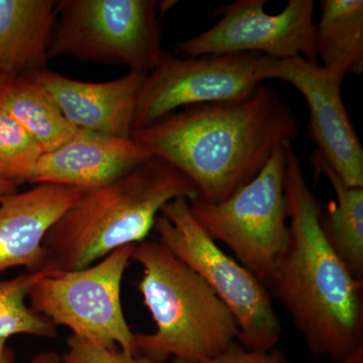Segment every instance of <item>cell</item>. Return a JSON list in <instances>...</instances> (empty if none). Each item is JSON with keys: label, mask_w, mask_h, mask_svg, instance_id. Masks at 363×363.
<instances>
[{"label": "cell", "mask_w": 363, "mask_h": 363, "mask_svg": "<svg viewBox=\"0 0 363 363\" xmlns=\"http://www.w3.org/2000/svg\"><path fill=\"white\" fill-rule=\"evenodd\" d=\"M45 154L39 143L6 112L0 111V177L16 186L30 182Z\"/></svg>", "instance_id": "obj_20"}, {"label": "cell", "mask_w": 363, "mask_h": 363, "mask_svg": "<svg viewBox=\"0 0 363 363\" xmlns=\"http://www.w3.org/2000/svg\"><path fill=\"white\" fill-rule=\"evenodd\" d=\"M0 363H16V355L9 346L0 351ZM30 363H62V359L55 351H44L35 355Z\"/></svg>", "instance_id": "obj_23"}, {"label": "cell", "mask_w": 363, "mask_h": 363, "mask_svg": "<svg viewBox=\"0 0 363 363\" xmlns=\"http://www.w3.org/2000/svg\"><path fill=\"white\" fill-rule=\"evenodd\" d=\"M198 197L187 177L156 157L104 187L82 193L50 229L43 271L85 269L117 248L147 240L162 208Z\"/></svg>", "instance_id": "obj_3"}, {"label": "cell", "mask_w": 363, "mask_h": 363, "mask_svg": "<svg viewBox=\"0 0 363 363\" xmlns=\"http://www.w3.org/2000/svg\"><path fill=\"white\" fill-rule=\"evenodd\" d=\"M297 133L292 111L274 88L260 84L245 99L185 107L133 130V138L187 177L196 199L217 204L250 183Z\"/></svg>", "instance_id": "obj_1"}, {"label": "cell", "mask_w": 363, "mask_h": 363, "mask_svg": "<svg viewBox=\"0 0 363 363\" xmlns=\"http://www.w3.org/2000/svg\"><path fill=\"white\" fill-rule=\"evenodd\" d=\"M266 0H238L217 7L216 25L177 45L183 57L252 54L281 60L301 56L316 62V30L313 0H290L279 14L264 11Z\"/></svg>", "instance_id": "obj_10"}, {"label": "cell", "mask_w": 363, "mask_h": 363, "mask_svg": "<svg viewBox=\"0 0 363 363\" xmlns=\"http://www.w3.org/2000/svg\"><path fill=\"white\" fill-rule=\"evenodd\" d=\"M9 79L11 78L6 77V76L1 75V74H0V90H1V88L6 85V83L9 80Z\"/></svg>", "instance_id": "obj_26"}, {"label": "cell", "mask_w": 363, "mask_h": 363, "mask_svg": "<svg viewBox=\"0 0 363 363\" xmlns=\"http://www.w3.org/2000/svg\"><path fill=\"white\" fill-rule=\"evenodd\" d=\"M285 196L288 240L264 285L290 313L310 352L339 362L363 345V281L325 238L321 202L293 143L286 150Z\"/></svg>", "instance_id": "obj_2"}, {"label": "cell", "mask_w": 363, "mask_h": 363, "mask_svg": "<svg viewBox=\"0 0 363 363\" xmlns=\"http://www.w3.org/2000/svg\"><path fill=\"white\" fill-rule=\"evenodd\" d=\"M290 143L277 147L262 171L224 201L189 200L204 230L230 248L240 264L262 284L288 240L285 173Z\"/></svg>", "instance_id": "obj_8"}, {"label": "cell", "mask_w": 363, "mask_h": 363, "mask_svg": "<svg viewBox=\"0 0 363 363\" xmlns=\"http://www.w3.org/2000/svg\"><path fill=\"white\" fill-rule=\"evenodd\" d=\"M131 259L143 267L138 290L156 325L152 333H135L138 363H202L238 341L228 307L159 240L135 245Z\"/></svg>", "instance_id": "obj_4"}, {"label": "cell", "mask_w": 363, "mask_h": 363, "mask_svg": "<svg viewBox=\"0 0 363 363\" xmlns=\"http://www.w3.org/2000/svg\"><path fill=\"white\" fill-rule=\"evenodd\" d=\"M45 272H28L16 278L0 279V351L6 347L9 338L20 334L56 337V325L26 305L30 286Z\"/></svg>", "instance_id": "obj_19"}, {"label": "cell", "mask_w": 363, "mask_h": 363, "mask_svg": "<svg viewBox=\"0 0 363 363\" xmlns=\"http://www.w3.org/2000/svg\"><path fill=\"white\" fill-rule=\"evenodd\" d=\"M49 57L128 67L150 73L161 60L156 0H61Z\"/></svg>", "instance_id": "obj_6"}, {"label": "cell", "mask_w": 363, "mask_h": 363, "mask_svg": "<svg viewBox=\"0 0 363 363\" xmlns=\"http://www.w3.org/2000/svg\"><path fill=\"white\" fill-rule=\"evenodd\" d=\"M47 93L67 121L79 128L133 138L138 94L147 73L130 71L108 82H83L50 71L23 76Z\"/></svg>", "instance_id": "obj_12"}, {"label": "cell", "mask_w": 363, "mask_h": 363, "mask_svg": "<svg viewBox=\"0 0 363 363\" xmlns=\"http://www.w3.org/2000/svg\"><path fill=\"white\" fill-rule=\"evenodd\" d=\"M81 195L77 189L39 184L23 192L1 196L0 272L13 267L43 271L45 236Z\"/></svg>", "instance_id": "obj_14"}, {"label": "cell", "mask_w": 363, "mask_h": 363, "mask_svg": "<svg viewBox=\"0 0 363 363\" xmlns=\"http://www.w3.org/2000/svg\"><path fill=\"white\" fill-rule=\"evenodd\" d=\"M18 186H16L13 182L7 181L0 177V197L16 192V191H18Z\"/></svg>", "instance_id": "obj_25"}, {"label": "cell", "mask_w": 363, "mask_h": 363, "mask_svg": "<svg viewBox=\"0 0 363 363\" xmlns=\"http://www.w3.org/2000/svg\"><path fill=\"white\" fill-rule=\"evenodd\" d=\"M262 81H285L305 98L310 113L308 133L316 152L350 187L363 188V149L344 106L340 74L303 57H266Z\"/></svg>", "instance_id": "obj_11"}, {"label": "cell", "mask_w": 363, "mask_h": 363, "mask_svg": "<svg viewBox=\"0 0 363 363\" xmlns=\"http://www.w3.org/2000/svg\"><path fill=\"white\" fill-rule=\"evenodd\" d=\"M157 240L197 272L233 313L248 350H272L281 325L271 294L252 272L226 255L196 220L189 200L178 198L162 208L154 226Z\"/></svg>", "instance_id": "obj_5"}, {"label": "cell", "mask_w": 363, "mask_h": 363, "mask_svg": "<svg viewBox=\"0 0 363 363\" xmlns=\"http://www.w3.org/2000/svg\"><path fill=\"white\" fill-rule=\"evenodd\" d=\"M316 176L330 182L336 201L322 206L320 224L325 238L351 272L363 281V188L346 185L323 157H312Z\"/></svg>", "instance_id": "obj_16"}, {"label": "cell", "mask_w": 363, "mask_h": 363, "mask_svg": "<svg viewBox=\"0 0 363 363\" xmlns=\"http://www.w3.org/2000/svg\"><path fill=\"white\" fill-rule=\"evenodd\" d=\"M321 20L316 30L317 60L340 74L363 72L362 0H322Z\"/></svg>", "instance_id": "obj_17"}, {"label": "cell", "mask_w": 363, "mask_h": 363, "mask_svg": "<svg viewBox=\"0 0 363 363\" xmlns=\"http://www.w3.org/2000/svg\"><path fill=\"white\" fill-rule=\"evenodd\" d=\"M135 245L117 248L85 269L45 271L30 286L33 311L68 327L76 337L136 357L135 335L124 317L121 291Z\"/></svg>", "instance_id": "obj_7"}, {"label": "cell", "mask_w": 363, "mask_h": 363, "mask_svg": "<svg viewBox=\"0 0 363 363\" xmlns=\"http://www.w3.org/2000/svg\"><path fill=\"white\" fill-rule=\"evenodd\" d=\"M67 344L68 351L62 355V363H138L121 348L106 350L76 336L71 335Z\"/></svg>", "instance_id": "obj_21"}, {"label": "cell", "mask_w": 363, "mask_h": 363, "mask_svg": "<svg viewBox=\"0 0 363 363\" xmlns=\"http://www.w3.org/2000/svg\"><path fill=\"white\" fill-rule=\"evenodd\" d=\"M55 0H0V74L48 70L58 11Z\"/></svg>", "instance_id": "obj_15"}, {"label": "cell", "mask_w": 363, "mask_h": 363, "mask_svg": "<svg viewBox=\"0 0 363 363\" xmlns=\"http://www.w3.org/2000/svg\"><path fill=\"white\" fill-rule=\"evenodd\" d=\"M338 363H363V345L342 358Z\"/></svg>", "instance_id": "obj_24"}, {"label": "cell", "mask_w": 363, "mask_h": 363, "mask_svg": "<svg viewBox=\"0 0 363 363\" xmlns=\"http://www.w3.org/2000/svg\"><path fill=\"white\" fill-rule=\"evenodd\" d=\"M0 111L23 126L45 152L58 149L79 130L44 90L26 77L9 79L1 88Z\"/></svg>", "instance_id": "obj_18"}, {"label": "cell", "mask_w": 363, "mask_h": 363, "mask_svg": "<svg viewBox=\"0 0 363 363\" xmlns=\"http://www.w3.org/2000/svg\"><path fill=\"white\" fill-rule=\"evenodd\" d=\"M150 157L133 138L78 130L58 149L43 155L28 183L89 192L117 180Z\"/></svg>", "instance_id": "obj_13"}, {"label": "cell", "mask_w": 363, "mask_h": 363, "mask_svg": "<svg viewBox=\"0 0 363 363\" xmlns=\"http://www.w3.org/2000/svg\"><path fill=\"white\" fill-rule=\"evenodd\" d=\"M202 363H290L281 350H248L238 341L229 345L223 352Z\"/></svg>", "instance_id": "obj_22"}, {"label": "cell", "mask_w": 363, "mask_h": 363, "mask_svg": "<svg viewBox=\"0 0 363 363\" xmlns=\"http://www.w3.org/2000/svg\"><path fill=\"white\" fill-rule=\"evenodd\" d=\"M266 57L243 52L179 58L164 52L140 88L135 130L179 108L250 97L264 82L260 70Z\"/></svg>", "instance_id": "obj_9"}]
</instances>
